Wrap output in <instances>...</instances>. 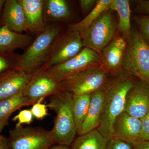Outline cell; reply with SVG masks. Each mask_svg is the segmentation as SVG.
Wrapping results in <instances>:
<instances>
[{
	"instance_id": "277c9868",
	"label": "cell",
	"mask_w": 149,
	"mask_h": 149,
	"mask_svg": "<svg viewBox=\"0 0 149 149\" xmlns=\"http://www.w3.org/2000/svg\"><path fill=\"white\" fill-rule=\"evenodd\" d=\"M123 72L149 86V46L139 30L132 29L123 58Z\"/></svg>"
},
{
	"instance_id": "3957f363",
	"label": "cell",
	"mask_w": 149,
	"mask_h": 149,
	"mask_svg": "<svg viewBox=\"0 0 149 149\" xmlns=\"http://www.w3.org/2000/svg\"><path fill=\"white\" fill-rule=\"evenodd\" d=\"M60 28L56 25L46 27L17 59L15 69L30 73L47 61L52 46L58 37Z\"/></svg>"
},
{
	"instance_id": "ac0fdd59",
	"label": "cell",
	"mask_w": 149,
	"mask_h": 149,
	"mask_svg": "<svg viewBox=\"0 0 149 149\" xmlns=\"http://www.w3.org/2000/svg\"><path fill=\"white\" fill-rule=\"evenodd\" d=\"M32 40L29 35L14 32L5 25L0 28V51L10 52L28 47Z\"/></svg>"
},
{
	"instance_id": "7402d4cb",
	"label": "cell",
	"mask_w": 149,
	"mask_h": 149,
	"mask_svg": "<svg viewBox=\"0 0 149 149\" xmlns=\"http://www.w3.org/2000/svg\"><path fill=\"white\" fill-rule=\"evenodd\" d=\"M34 104L25 97L22 92L9 98L0 100V124L6 125L9 117L15 111Z\"/></svg>"
},
{
	"instance_id": "5b68a950",
	"label": "cell",
	"mask_w": 149,
	"mask_h": 149,
	"mask_svg": "<svg viewBox=\"0 0 149 149\" xmlns=\"http://www.w3.org/2000/svg\"><path fill=\"white\" fill-rule=\"evenodd\" d=\"M113 11H105L81 34L84 47L100 55L102 51L114 38L117 29Z\"/></svg>"
},
{
	"instance_id": "52a82bcc",
	"label": "cell",
	"mask_w": 149,
	"mask_h": 149,
	"mask_svg": "<svg viewBox=\"0 0 149 149\" xmlns=\"http://www.w3.org/2000/svg\"><path fill=\"white\" fill-rule=\"evenodd\" d=\"M9 143L11 149H49L55 144L51 130L22 126L10 130Z\"/></svg>"
},
{
	"instance_id": "9c48e42d",
	"label": "cell",
	"mask_w": 149,
	"mask_h": 149,
	"mask_svg": "<svg viewBox=\"0 0 149 149\" xmlns=\"http://www.w3.org/2000/svg\"><path fill=\"white\" fill-rule=\"evenodd\" d=\"M84 46L81 34L70 31L58 37L54 42L47 61L44 67L46 69L61 64L79 53Z\"/></svg>"
},
{
	"instance_id": "d6a6232c",
	"label": "cell",
	"mask_w": 149,
	"mask_h": 149,
	"mask_svg": "<svg viewBox=\"0 0 149 149\" xmlns=\"http://www.w3.org/2000/svg\"><path fill=\"white\" fill-rule=\"evenodd\" d=\"M9 64L7 61L2 56L0 55V73L8 68Z\"/></svg>"
},
{
	"instance_id": "8fae6325",
	"label": "cell",
	"mask_w": 149,
	"mask_h": 149,
	"mask_svg": "<svg viewBox=\"0 0 149 149\" xmlns=\"http://www.w3.org/2000/svg\"><path fill=\"white\" fill-rule=\"evenodd\" d=\"M127 42L122 36L113 38L100 55L99 67L111 76L123 72V64Z\"/></svg>"
},
{
	"instance_id": "44dd1931",
	"label": "cell",
	"mask_w": 149,
	"mask_h": 149,
	"mask_svg": "<svg viewBox=\"0 0 149 149\" xmlns=\"http://www.w3.org/2000/svg\"><path fill=\"white\" fill-rule=\"evenodd\" d=\"M109 141L96 129L79 136L74 141L72 149H107Z\"/></svg>"
},
{
	"instance_id": "e0dca14e",
	"label": "cell",
	"mask_w": 149,
	"mask_h": 149,
	"mask_svg": "<svg viewBox=\"0 0 149 149\" xmlns=\"http://www.w3.org/2000/svg\"><path fill=\"white\" fill-rule=\"evenodd\" d=\"M3 20L5 26L12 31L18 33L27 31L24 9L18 0L6 1Z\"/></svg>"
},
{
	"instance_id": "484cf974",
	"label": "cell",
	"mask_w": 149,
	"mask_h": 149,
	"mask_svg": "<svg viewBox=\"0 0 149 149\" xmlns=\"http://www.w3.org/2000/svg\"><path fill=\"white\" fill-rule=\"evenodd\" d=\"M34 118L30 109H24L15 116L12 120L17 121L15 127H19L23 124H30L33 121Z\"/></svg>"
},
{
	"instance_id": "1f68e13d",
	"label": "cell",
	"mask_w": 149,
	"mask_h": 149,
	"mask_svg": "<svg viewBox=\"0 0 149 149\" xmlns=\"http://www.w3.org/2000/svg\"><path fill=\"white\" fill-rule=\"evenodd\" d=\"M132 144L133 149H149V141L139 140Z\"/></svg>"
},
{
	"instance_id": "836d02e7",
	"label": "cell",
	"mask_w": 149,
	"mask_h": 149,
	"mask_svg": "<svg viewBox=\"0 0 149 149\" xmlns=\"http://www.w3.org/2000/svg\"><path fill=\"white\" fill-rule=\"evenodd\" d=\"M4 125L3 124H0V149H7L6 142L1 134V131Z\"/></svg>"
},
{
	"instance_id": "6da1fadb",
	"label": "cell",
	"mask_w": 149,
	"mask_h": 149,
	"mask_svg": "<svg viewBox=\"0 0 149 149\" xmlns=\"http://www.w3.org/2000/svg\"><path fill=\"white\" fill-rule=\"evenodd\" d=\"M136 84L133 77L124 72L109 77L104 85V101L100 123L98 130L110 139L115 120L125 108L128 91Z\"/></svg>"
},
{
	"instance_id": "cb8c5ba5",
	"label": "cell",
	"mask_w": 149,
	"mask_h": 149,
	"mask_svg": "<svg viewBox=\"0 0 149 149\" xmlns=\"http://www.w3.org/2000/svg\"><path fill=\"white\" fill-rule=\"evenodd\" d=\"M91 98V94L72 95L71 109L77 130L83 124L87 115Z\"/></svg>"
},
{
	"instance_id": "603a6c76",
	"label": "cell",
	"mask_w": 149,
	"mask_h": 149,
	"mask_svg": "<svg viewBox=\"0 0 149 149\" xmlns=\"http://www.w3.org/2000/svg\"><path fill=\"white\" fill-rule=\"evenodd\" d=\"M113 0H98L94 8L88 15L79 22L70 26V31L80 32L82 34L104 12L110 10Z\"/></svg>"
},
{
	"instance_id": "d6986e66",
	"label": "cell",
	"mask_w": 149,
	"mask_h": 149,
	"mask_svg": "<svg viewBox=\"0 0 149 149\" xmlns=\"http://www.w3.org/2000/svg\"><path fill=\"white\" fill-rule=\"evenodd\" d=\"M110 10L117 12L118 17L117 29L128 43L131 39L132 31L130 24L132 12L129 1L113 0Z\"/></svg>"
},
{
	"instance_id": "ba28073f",
	"label": "cell",
	"mask_w": 149,
	"mask_h": 149,
	"mask_svg": "<svg viewBox=\"0 0 149 149\" xmlns=\"http://www.w3.org/2000/svg\"><path fill=\"white\" fill-rule=\"evenodd\" d=\"M100 55L87 47L73 58L65 62L55 65L47 69L61 82L85 70L99 67Z\"/></svg>"
},
{
	"instance_id": "d590c367",
	"label": "cell",
	"mask_w": 149,
	"mask_h": 149,
	"mask_svg": "<svg viewBox=\"0 0 149 149\" xmlns=\"http://www.w3.org/2000/svg\"><path fill=\"white\" fill-rule=\"evenodd\" d=\"M6 1L4 0H0V12H1V9L4 3H5Z\"/></svg>"
},
{
	"instance_id": "30bf717a",
	"label": "cell",
	"mask_w": 149,
	"mask_h": 149,
	"mask_svg": "<svg viewBox=\"0 0 149 149\" xmlns=\"http://www.w3.org/2000/svg\"><path fill=\"white\" fill-rule=\"evenodd\" d=\"M60 83L54 74L42 67L35 71L22 93L35 103L61 90Z\"/></svg>"
},
{
	"instance_id": "8992f818",
	"label": "cell",
	"mask_w": 149,
	"mask_h": 149,
	"mask_svg": "<svg viewBox=\"0 0 149 149\" xmlns=\"http://www.w3.org/2000/svg\"><path fill=\"white\" fill-rule=\"evenodd\" d=\"M109 77V74L103 70L95 68L63 80L60 88L73 95L91 94L103 87Z\"/></svg>"
},
{
	"instance_id": "2e32d148",
	"label": "cell",
	"mask_w": 149,
	"mask_h": 149,
	"mask_svg": "<svg viewBox=\"0 0 149 149\" xmlns=\"http://www.w3.org/2000/svg\"><path fill=\"white\" fill-rule=\"evenodd\" d=\"M24 9L27 30L39 34L46 28L43 14V0H18Z\"/></svg>"
},
{
	"instance_id": "f1b7e54d",
	"label": "cell",
	"mask_w": 149,
	"mask_h": 149,
	"mask_svg": "<svg viewBox=\"0 0 149 149\" xmlns=\"http://www.w3.org/2000/svg\"><path fill=\"white\" fill-rule=\"evenodd\" d=\"M107 149H133L132 144L111 138L109 139Z\"/></svg>"
},
{
	"instance_id": "d4e9b609",
	"label": "cell",
	"mask_w": 149,
	"mask_h": 149,
	"mask_svg": "<svg viewBox=\"0 0 149 149\" xmlns=\"http://www.w3.org/2000/svg\"><path fill=\"white\" fill-rule=\"evenodd\" d=\"M133 19L141 36L149 46V15H137L134 17Z\"/></svg>"
},
{
	"instance_id": "4dcf8cb0",
	"label": "cell",
	"mask_w": 149,
	"mask_h": 149,
	"mask_svg": "<svg viewBox=\"0 0 149 149\" xmlns=\"http://www.w3.org/2000/svg\"><path fill=\"white\" fill-rule=\"evenodd\" d=\"M79 4L81 9L84 12L91 10L96 3L95 0H80Z\"/></svg>"
},
{
	"instance_id": "83f0119b",
	"label": "cell",
	"mask_w": 149,
	"mask_h": 149,
	"mask_svg": "<svg viewBox=\"0 0 149 149\" xmlns=\"http://www.w3.org/2000/svg\"><path fill=\"white\" fill-rule=\"evenodd\" d=\"M141 120V131L140 140L149 141V109Z\"/></svg>"
},
{
	"instance_id": "5bb4252c",
	"label": "cell",
	"mask_w": 149,
	"mask_h": 149,
	"mask_svg": "<svg viewBox=\"0 0 149 149\" xmlns=\"http://www.w3.org/2000/svg\"><path fill=\"white\" fill-rule=\"evenodd\" d=\"M35 72L28 73L15 68L0 78V100L23 92Z\"/></svg>"
},
{
	"instance_id": "f546056e",
	"label": "cell",
	"mask_w": 149,
	"mask_h": 149,
	"mask_svg": "<svg viewBox=\"0 0 149 149\" xmlns=\"http://www.w3.org/2000/svg\"><path fill=\"white\" fill-rule=\"evenodd\" d=\"M135 8L139 13L149 15V0L137 1Z\"/></svg>"
},
{
	"instance_id": "9a60e30c",
	"label": "cell",
	"mask_w": 149,
	"mask_h": 149,
	"mask_svg": "<svg viewBox=\"0 0 149 149\" xmlns=\"http://www.w3.org/2000/svg\"><path fill=\"white\" fill-rule=\"evenodd\" d=\"M104 101V87L91 94V102L84 122L77 130L79 136L97 129L100 123Z\"/></svg>"
},
{
	"instance_id": "ffe728a7",
	"label": "cell",
	"mask_w": 149,
	"mask_h": 149,
	"mask_svg": "<svg viewBox=\"0 0 149 149\" xmlns=\"http://www.w3.org/2000/svg\"><path fill=\"white\" fill-rule=\"evenodd\" d=\"M43 14L45 22L67 19L70 15L68 5L64 0L44 1Z\"/></svg>"
},
{
	"instance_id": "4fadbf2b",
	"label": "cell",
	"mask_w": 149,
	"mask_h": 149,
	"mask_svg": "<svg viewBox=\"0 0 149 149\" xmlns=\"http://www.w3.org/2000/svg\"><path fill=\"white\" fill-rule=\"evenodd\" d=\"M141 120L123 111L115 120L111 138L132 144L140 140Z\"/></svg>"
},
{
	"instance_id": "7c38bea8",
	"label": "cell",
	"mask_w": 149,
	"mask_h": 149,
	"mask_svg": "<svg viewBox=\"0 0 149 149\" xmlns=\"http://www.w3.org/2000/svg\"><path fill=\"white\" fill-rule=\"evenodd\" d=\"M149 109V86L140 80L128 91L124 111L141 119Z\"/></svg>"
},
{
	"instance_id": "4316f807",
	"label": "cell",
	"mask_w": 149,
	"mask_h": 149,
	"mask_svg": "<svg viewBox=\"0 0 149 149\" xmlns=\"http://www.w3.org/2000/svg\"><path fill=\"white\" fill-rule=\"evenodd\" d=\"M44 99H40L32 105L30 110L34 118L39 120L42 119L48 115L47 105L42 103Z\"/></svg>"
},
{
	"instance_id": "7a4b0ae2",
	"label": "cell",
	"mask_w": 149,
	"mask_h": 149,
	"mask_svg": "<svg viewBox=\"0 0 149 149\" xmlns=\"http://www.w3.org/2000/svg\"><path fill=\"white\" fill-rule=\"evenodd\" d=\"M72 95L61 90L52 95L47 107L56 113L51 130L55 144L69 146L74 141L77 130L72 115Z\"/></svg>"
},
{
	"instance_id": "e575fe53",
	"label": "cell",
	"mask_w": 149,
	"mask_h": 149,
	"mask_svg": "<svg viewBox=\"0 0 149 149\" xmlns=\"http://www.w3.org/2000/svg\"><path fill=\"white\" fill-rule=\"evenodd\" d=\"M49 149H70L69 147L67 146H63V145H53Z\"/></svg>"
}]
</instances>
